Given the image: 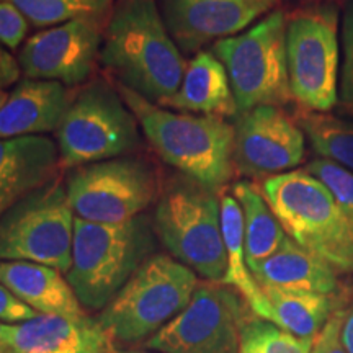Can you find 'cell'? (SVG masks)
<instances>
[{"instance_id":"cell-3","label":"cell","mask_w":353,"mask_h":353,"mask_svg":"<svg viewBox=\"0 0 353 353\" xmlns=\"http://www.w3.org/2000/svg\"><path fill=\"white\" fill-rule=\"evenodd\" d=\"M262 193L286 236L335 272H353V219L306 170L268 176Z\"/></svg>"},{"instance_id":"cell-34","label":"cell","mask_w":353,"mask_h":353,"mask_svg":"<svg viewBox=\"0 0 353 353\" xmlns=\"http://www.w3.org/2000/svg\"><path fill=\"white\" fill-rule=\"evenodd\" d=\"M342 339L348 353H353V306L345 312V321L342 327Z\"/></svg>"},{"instance_id":"cell-29","label":"cell","mask_w":353,"mask_h":353,"mask_svg":"<svg viewBox=\"0 0 353 353\" xmlns=\"http://www.w3.org/2000/svg\"><path fill=\"white\" fill-rule=\"evenodd\" d=\"M343 61L341 69L339 103L348 114H353V0L348 3L342 21Z\"/></svg>"},{"instance_id":"cell-28","label":"cell","mask_w":353,"mask_h":353,"mask_svg":"<svg viewBox=\"0 0 353 353\" xmlns=\"http://www.w3.org/2000/svg\"><path fill=\"white\" fill-rule=\"evenodd\" d=\"M304 170L324 183L341 208L353 219V172L329 159H316Z\"/></svg>"},{"instance_id":"cell-20","label":"cell","mask_w":353,"mask_h":353,"mask_svg":"<svg viewBox=\"0 0 353 353\" xmlns=\"http://www.w3.org/2000/svg\"><path fill=\"white\" fill-rule=\"evenodd\" d=\"M164 105L211 117H234L237 105L226 69L213 52L200 51L185 69L183 81Z\"/></svg>"},{"instance_id":"cell-25","label":"cell","mask_w":353,"mask_h":353,"mask_svg":"<svg viewBox=\"0 0 353 353\" xmlns=\"http://www.w3.org/2000/svg\"><path fill=\"white\" fill-rule=\"evenodd\" d=\"M301 130L322 159L353 172V121L327 113H306L301 117Z\"/></svg>"},{"instance_id":"cell-33","label":"cell","mask_w":353,"mask_h":353,"mask_svg":"<svg viewBox=\"0 0 353 353\" xmlns=\"http://www.w3.org/2000/svg\"><path fill=\"white\" fill-rule=\"evenodd\" d=\"M20 70L19 61L0 44V90L19 81Z\"/></svg>"},{"instance_id":"cell-27","label":"cell","mask_w":353,"mask_h":353,"mask_svg":"<svg viewBox=\"0 0 353 353\" xmlns=\"http://www.w3.org/2000/svg\"><path fill=\"white\" fill-rule=\"evenodd\" d=\"M312 342L286 332L270 321L254 317L242 325L239 353H311Z\"/></svg>"},{"instance_id":"cell-7","label":"cell","mask_w":353,"mask_h":353,"mask_svg":"<svg viewBox=\"0 0 353 353\" xmlns=\"http://www.w3.org/2000/svg\"><path fill=\"white\" fill-rule=\"evenodd\" d=\"M74 228L68 190L54 176L0 218V260L41 263L68 273Z\"/></svg>"},{"instance_id":"cell-17","label":"cell","mask_w":353,"mask_h":353,"mask_svg":"<svg viewBox=\"0 0 353 353\" xmlns=\"http://www.w3.org/2000/svg\"><path fill=\"white\" fill-rule=\"evenodd\" d=\"M59 149L44 136L0 139V218L54 179Z\"/></svg>"},{"instance_id":"cell-2","label":"cell","mask_w":353,"mask_h":353,"mask_svg":"<svg viewBox=\"0 0 353 353\" xmlns=\"http://www.w3.org/2000/svg\"><path fill=\"white\" fill-rule=\"evenodd\" d=\"M121 94L162 161L211 192L231 179L234 128L228 121L211 114L172 113L125 87Z\"/></svg>"},{"instance_id":"cell-10","label":"cell","mask_w":353,"mask_h":353,"mask_svg":"<svg viewBox=\"0 0 353 353\" xmlns=\"http://www.w3.org/2000/svg\"><path fill=\"white\" fill-rule=\"evenodd\" d=\"M74 214L88 223L120 224L138 218L157 193V176L149 162L120 157L76 167L68 176Z\"/></svg>"},{"instance_id":"cell-26","label":"cell","mask_w":353,"mask_h":353,"mask_svg":"<svg viewBox=\"0 0 353 353\" xmlns=\"http://www.w3.org/2000/svg\"><path fill=\"white\" fill-rule=\"evenodd\" d=\"M15 7L33 26L63 25L77 19H100L112 0H0Z\"/></svg>"},{"instance_id":"cell-14","label":"cell","mask_w":353,"mask_h":353,"mask_svg":"<svg viewBox=\"0 0 353 353\" xmlns=\"http://www.w3.org/2000/svg\"><path fill=\"white\" fill-rule=\"evenodd\" d=\"M304 157V132L278 107H257L242 113L234 128V165L241 174H285Z\"/></svg>"},{"instance_id":"cell-23","label":"cell","mask_w":353,"mask_h":353,"mask_svg":"<svg viewBox=\"0 0 353 353\" xmlns=\"http://www.w3.org/2000/svg\"><path fill=\"white\" fill-rule=\"evenodd\" d=\"M232 195L237 198L242 210L245 260L249 270H252L280 249L286 232L257 185L242 180L234 183Z\"/></svg>"},{"instance_id":"cell-6","label":"cell","mask_w":353,"mask_h":353,"mask_svg":"<svg viewBox=\"0 0 353 353\" xmlns=\"http://www.w3.org/2000/svg\"><path fill=\"white\" fill-rule=\"evenodd\" d=\"M286 19L276 10L237 37L214 43L213 54L223 63L231 83L237 112L278 107L290 101L286 57Z\"/></svg>"},{"instance_id":"cell-9","label":"cell","mask_w":353,"mask_h":353,"mask_svg":"<svg viewBox=\"0 0 353 353\" xmlns=\"http://www.w3.org/2000/svg\"><path fill=\"white\" fill-rule=\"evenodd\" d=\"M56 131L59 159L68 167L110 161L134 149L139 141L136 117L101 81L70 101Z\"/></svg>"},{"instance_id":"cell-30","label":"cell","mask_w":353,"mask_h":353,"mask_svg":"<svg viewBox=\"0 0 353 353\" xmlns=\"http://www.w3.org/2000/svg\"><path fill=\"white\" fill-rule=\"evenodd\" d=\"M28 32V21L10 3L0 2V44L15 50Z\"/></svg>"},{"instance_id":"cell-22","label":"cell","mask_w":353,"mask_h":353,"mask_svg":"<svg viewBox=\"0 0 353 353\" xmlns=\"http://www.w3.org/2000/svg\"><path fill=\"white\" fill-rule=\"evenodd\" d=\"M221 228L228 255V270L223 283L239 291L255 316L270 321V304L247 265L244 218L239 201L231 193L221 196Z\"/></svg>"},{"instance_id":"cell-36","label":"cell","mask_w":353,"mask_h":353,"mask_svg":"<svg viewBox=\"0 0 353 353\" xmlns=\"http://www.w3.org/2000/svg\"><path fill=\"white\" fill-rule=\"evenodd\" d=\"M7 97H8V94H6V92H3V90H0V108H2V105L6 103Z\"/></svg>"},{"instance_id":"cell-4","label":"cell","mask_w":353,"mask_h":353,"mask_svg":"<svg viewBox=\"0 0 353 353\" xmlns=\"http://www.w3.org/2000/svg\"><path fill=\"white\" fill-rule=\"evenodd\" d=\"M154 237L144 218L120 224L76 218L72 263L65 280L83 309L101 311L149 259Z\"/></svg>"},{"instance_id":"cell-12","label":"cell","mask_w":353,"mask_h":353,"mask_svg":"<svg viewBox=\"0 0 353 353\" xmlns=\"http://www.w3.org/2000/svg\"><path fill=\"white\" fill-rule=\"evenodd\" d=\"M245 306L232 286L200 283L188 306L145 347L159 353H239Z\"/></svg>"},{"instance_id":"cell-18","label":"cell","mask_w":353,"mask_h":353,"mask_svg":"<svg viewBox=\"0 0 353 353\" xmlns=\"http://www.w3.org/2000/svg\"><path fill=\"white\" fill-rule=\"evenodd\" d=\"M69 105V92L61 82L21 81L0 108V139L54 131Z\"/></svg>"},{"instance_id":"cell-5","label":"cell","mask_w":353,"mask_h":353,"mask_svg":"<svg viewBox=\"0 0 353 353\" xmlns=\"http://www.w3.org/2000/svg\"><path fill=\"white\" fill-rule=\"evenodd\" d=\"M198 285L187 265L170 255H151L101 309L97 324L110 342L149 341L188 306Z\"/></svg>"},{"instance_id":"cell-15","label":"cell","mask_w":353,"mask_h":353,"mask_svg":"<svg viewBox=\"0 0 353 353\" xmlns=\"http://www.w3.org/2000/svg\"><path fill=\"white\" fill-rule=\"evenodd\" d=\"M276 0H162L164 23L176 46L193 51L242 32Z\"/></svg>"},{"instance_id":"cell-32","label":"cell","mask_w":353,"mask_h":353,"mask_svg":"<svg viewBox=\"0 0 353 353\" xmlns=\"http://www.w3.org/2000/svg\"><path fill=\"white\" fill-rule=\"evenodd\" d=\"M38 312L15 296L7 286L0 283V322H19L33 319Z\"/></svg>"},{"instance_id":"cell-8","label":"cell","mask_w":353,"mask_h":353,"mask_svg":"<svg viewBox=\"0 0 353 353\" xmlns=\"http://www.w3.org/2000/svg\"><path fill=\"white\" fill-rule=\"evenodd\" d=\"M154 226L175 260L213 283H223L228 255L221 228V203L211 190L175 187L159 201Z\"/></svg>"},{"instance_id":"cell-13","label":"cell","mask_w":353,"mask_h":353,"mask_svg":"<svg viewBox=\"0 0 353 353\" xmlns=\"http://www.w3.org/2000/svg\"><path fill=\"white\" fill-rule=\"evenodd\" d=\"M99 19H77L28 38L19 54L26 79L77 85L90 76L99 54Z\"/></svg>"},{"instance_id":"cell-37","label":"cell","mask_w":353,"mask_h":353,"mask_svg":"<svg viewBox=\"0 0 353 353\" xmlns=\"http://www.w3.org/2000/svg\"><path fill=\"white\" fill-rule=\"evenodd\" d=\"M113 353H151V352H138V350H120V352H114L113 350Z\"/></svg>"},{"instance_id":"cell-19","label":"cell","mask_w":353,"mask_h":353,"mask_svg":"<svg viewBox=\"0 0 353 353\" xmlns=\"http://www.w3.org/2000/svg\"><path fill=\"white\" fill-rule=\"evenodd\" d=\"M0 283L38 314L88 321L72 286L56 268L21 260H0Z\"/></svg>"},{"instance_id":"cell-1","label":"cell","mask_w":353,"mask_h":353,"mask_svg":"<svg viewBox=\"0 0 353 353\" xmlns=\"http://www.w3.org/2000/svg\"><path fill=\"white\" fill-rule=\"evenodd\" d=\"M101 63L128 90L162 105L176 94L187 69L154 0H123L114 8Z\"/></svg>"},{"instance_id":"cell-31","label":"cell","mask_w":353,"mask_h":353,"mask_svg":"<svg viewBox=\"0 0 353 353\" xmlns=\"http://www.w3.org/2000/svg\"><path fill=\"white\" fill-rule=\"evenodd\" d=\"M347 311H335L324 329L312 342L311 353H348L342 339V327Z\"/></svg>"},{"instance_id":"cell-11","label":"cell","mask_w":353,"mask_h":353,"mask_svg":"<svg viewBox=\"0 0 353 353\" xmlns=\"http://www.w3.org/2000/svg\"><path fill=\"white\" fill-rule=\"evenodd\" d=\"M337 10L312 8L286 26L291 95L304 108L325 113L339 101Z\"/></svg>"},{"instance_id":"cell-24","label":"cell","mask_w":353,"mask_h":353,"mask_svg":"<svg viewBox=\"0 0 353 353\" xmlns=\"http://www.w3.org/2000/svg\"><path fill=\"white\" fill-rule=\"evenodd\" d=\"M270 304V322L299 339L314 341L332 316L329 294L260 286Z\"/></svg>"},{"instance_id":"cell-16","label":"cell","mask_w":353,"mask_h":353,"mask_svg":"<svg viewBox=\"0 0 353 353\" xmlns=\"http://www.w3.org/2000/svg\"><path fill=\"white\" fill-rule=\"evenodd\" d=\"M10 353H113L107 334L97 321H72L56 314L7 325Z\"/></svg>"},{"instance_id":"cell-21","label":"cell","mask_w":353,"mask_h":353,"mask_svg":"<svg viewBox=\"0 0 353 353\" xmlns=\"http://www.w3.org/2000/svg\"><path fill=\"white\" fill-rule=\"evenodd\" d=\"M250 272L260 286L303 290L321 294H332L339 286L334 268L288 236L272 257L263 260Z\"/></svg>"},{"instance_id":"cell-35","label":"cell","mask_w":353,"mask_h":353,"mask_svg":"<svg viewBox=\"0 0 353 353\" xmlns=\"http://www.w3.org/2000/svg\"><path fill=\"white\" fill-rule=\"evenodd\" d=\"M0 353H10L7 345V324L0 322Z\"/></svg>"}]
</instances>
